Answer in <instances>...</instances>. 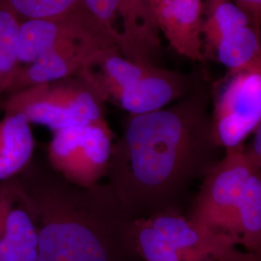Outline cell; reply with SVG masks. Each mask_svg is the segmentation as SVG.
Segmentation results:
<instances>
[{
  "mask_svg": "<svg viewBox=\"0 0 261 261\" xmlns=\"http://www.w3.org/2000/svg\"><path fill=\"white\" fill-rule=\"evenodd\" d=\"M207 105L208 93L198 88L170 107L130 115L123 139L112 146L109 172L135 220L179 211L190 187L222 159Z\"/></svg>",
  "mask_w": 261,
  "mask_h": 261,
  "instance_id": "6da1fadb",
  "label": "cell"
},
{
  "mask_svg": "<svg viewBox=\"0 0 261 261\" xmlns=\"http://www.w3.org/2000/svg\"><path fill=\"white\" fill-rule=\"evenodd\" d=\"M27 193L36 220L37 261H123L137 254L135 219L112 187L50 180Z\"/></svg>",
  "mask_w": 261,
  "mask_h": 261,
  "instance_id": "7a4b0ae2",
  "label": "cell"
},
{
  "mask_svg": "<svg viewBox=\"0 0 261 261\" xmlns=\"http://www.w3.org/2000/svg\"><path fill=\"white\" fill-rule=\"evenodd\" d=\"M102 101H110L130 115L155 112L180 100L191 90L186 75L130 61L117 47L95 56L79 75Z\"/></svg>",
  "mask_w": 261,
  "mask_h": 261,
  "instance_id": "3957f363",
  "label": "cell"
},
{
  "mask_svg": "<svg viewBox=\"0 0 261 261\" xmlns=\"http://www.w3.org/2000/svg\"><path fill=\"white\" fill-rule=\"evenodd\" d=\"M111 47L116 46L82 3L63 16L20 22L18 67L42 60L79 73Z\"/></svg>",
  "mask_w": 261,
  "mask_h": 261,
  "instance_id": "277c9868",
  "label": "cell"
},
{
  "mask_svg": "<svg viewBox=\"0 0 261 261\" xmlns=\"http://www.w3.org/2000/svg\"><path fill=\"white\" fill-rule=\"evenodd\" d=\"M103 101L81 76L38 84L10 93L5 114L20 113L28 121L56 132L74 126L108 125Z\"/></svg>",
  "mask_w": 261,
  "mask_h": 261,
  "instance_id": "5b68a950",
  "label": "cell"
},
{
  "mask_svg": "<svg viewBox=\"0 0 261 261\" xmlns=\"http://www.w3.org/2000/svg\"><path fill=\"white\" fill-rule=\"evenodd\" d=\"M254 170L245 146L225 150L224 156L201 180L187 218L204 227L228 234L235 240L237 207L244 186Z\"/></svg>",
  "mask_w": 261,
  "mask_h": 261,
  "instance_id": "8992f818",
  "label": "cell"
},
{
  "mask_svg": "<svg viewBox=\"0 0 261 261\" xmlns=\"http://www.w3.org/2000/svg\"><path fill=\"white\" fill-rule=\"evenodd\" d=\"M82 3L121 56L134 62L156 65L162 42L151 0H82Z\"/></svg>",
  "mask_w": 261,
  "mask_h": 261,
  "instance_id": "52a82bcc",
  "label": "cell"
},
{
  "mask_svg": "<svg viewBox=\"0 0 261 261\" xmlns=\"http://www.w3.org/2000/svg\"><path fill=\"white\" fill-rule=\"evenodd\" d=\"M211 129L222 149H236L261 121V62L236 73H228L214 93Z\"/></svg>",
  "mask_w": 261,
  "mask_h": 261,
  "instance_id": "ba28073f",
  "label": "cell"
},
{
  "mask_svg": "<svg viewBox=\"0 0 261 261\" xmlns=\"http://www.w3.org/2000/svg\"><path fill=\"white\" fill-rule=\"evenodd\" d=\"M112 146L109 125L69 127L54 132L48 160L68 183L91 188L109 173Z\"/></svg>",
  "mask_w": 261,
  "mask_h": 261,
  "instance_id": "9c48e42d",
  "label": "cell"
},
{
  "mask_svg": "<svg viewBox=\"0 0 261 261\" xmlns=\"http://www.w3.org/2000/svg\"><path fill=\"white\" fill-rule=\"evenodd\" d=\"M38 232L27 190L11 178L0 183V261H37Z\"/></svg>",
  "mask_w": 261,
  "mask_h": 261,
  "instance_id": "30bf717a",
  "label": "cell"
},
{
  "mask_svg": "<svg viewBox=\"0 0 261 261\" xmlns=\"http://www.w3.org/2000/svg\"><path fill=\"white\" fill-rule=\"evenodd\" d=\"M161 33L179 55L204 62L202 0H151Z\"/></svg>",
  "mask_w": 261,
  "mask_h": 261,
  "instance_id": "8fae6325",
  "label": "cell"
},
{
  "mask_svg": "<svg viewBox=\"0 0 261 261\" xmlns=\"http://www.w3.org/2000/svg\"><path fill=\"white\" fill-rule=\"evenodd\" d=\"M30 122L20 113L5 114L0 120V183L25 168L34 152Z\"/></svg>",
  "mask_w": 261,
  "mask_h": 261,
  "instance_id": "7c38bea8",
  "label": "cell"
},
{
  "mask_svg": "<svg viewBox=\"0 0 261 261\" xmlns=\"http://www.w3.org/2000/svg\"><path fill=\"white\" fill-rule=\"evenodd\" d=\"M234 238L238 247L261 253V171L248 178L237 207Z\"/></svg>",
  "mask_w": 261,
  "mask_h": 261,
  "instance_id": "4fadbf2b",
  "label": "cell"
},
{
  "mask_svg": "<svg viewBox=\"0 0 261 261\" xmlns=\"http://www.w3.org/2000/svg\"><path fill=\"white\" fill-rule=\"evenodd\" d=\"M228 70L236 73L261 62V38L251 25L233 30L220 38L208 50Z\"/></svg>",
  "mask_w": 261,
  "mask_h": 261,
  "instance_id": "5bb4252c",
  "label": "cell"
},
{
  "mask_svg": "<svg viewBox=\"0 0 261 261\" xmlns=\"http://www.w3.org/2000/svg\"><path fill=\"white\" fill-rule=\"evenodd\" d=\"M250 25L247 15L232 0H208L202 22V41L205 56L224 34Z\"/></svg>",
  "mask_w": 261,
  "mask_h": 261,
  "instance_id": "9a60e30c",
  "label": "cell"
},
{
  "mask_svg": "<svg viewBox=\"0 0 261 261\" xmlns=\"http://www.w3.org/2000/svg\"><path fill=\"white\" fill-rule=\"evenodd\" d=\"M20 19L4 0H0V92L6 91L18 68Z\"/></svg>",
  "mask_w": 261,
  "mask_h": 261,
  "instance_id": "2e32d148",
  "label": "cell"
},
{
  "mask_svg": "<svg viewBox=\"0 0 261 261\" xmlns=\"http://www.w3.org/2000/svg\"><path fill=\"white\" fill-rule=\"evenodd\" d=\"M19 19H47L77 8L82 0H4Z\"/></svg>",
  "mask_w": 261,
  "mask_h": 261,
  "instance_id": "e0dca14e",
  "label": "cell"
},
{
  "mask_svg": "<svg viewBox=\"0 0 261 261\" xmlns=\"http://www.w3.org/2000/svg\"><path fill=\"white\" fill-rule=\"evenodd\" d=\"M247 15L250 25L258 36L261 35V0H232Z\"/></svg>",
  "mask_w": 261,
  "mask_h": 261,
  "instance_id": "ac0fdd59",
  "label": "cell"
},
{
  "mask_svg": "<svg viewBox=\"0 0 261 261\" xmlns=\"http://www.w3.org/2000/svg\"><path fill=\"white\" fill-rule=\"evenodd\" d=\"M209 261H261V253L249 252L235 246Z\"/></svg>",
  "mask_w": 261,
  "mask_h": 261,
  "instance_id": "d6986e66",
  "label": "cell"
},
{
  "mask_svg": "<svg viewBox=\"0 0 261 261\" xmlns=\"http://www.w3.org/2000/svg\"><path fill=\"white\" fill-rule=\"evenodd\" d=\"M245 149L255 169L261 171V121L252 135L251 142L245 145Z\"/></svg>",
  "mask_w": 261,
  "mask_h": 261,
  "instance_id": "ffe728a7",
  "label": "cell"
}]
</instances>
